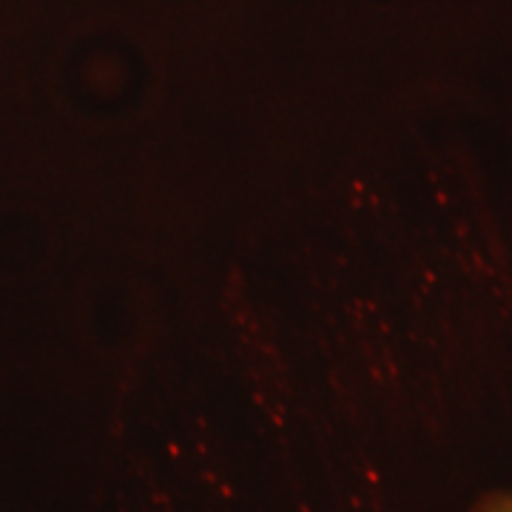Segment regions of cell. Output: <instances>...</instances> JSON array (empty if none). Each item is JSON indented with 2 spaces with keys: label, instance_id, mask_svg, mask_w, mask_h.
I'll list each match as a JSON object with an SVG mask.
<instances>
[{
  "label": "cell",
  "instance_id": "1",
  "mask_svg": "<svg viewBox=\"0 0 512 512\" xmlns=\"http://www.w3.org/2000/svg\"><path fill=\"white\" fill-rule=\"evenodd\" d=\"M473 512H512V495L507 493H493L484 495L476 504Z\"/></svg>",
  "mask_w": 512,
  "mask_h": 512
}]
</instances>
